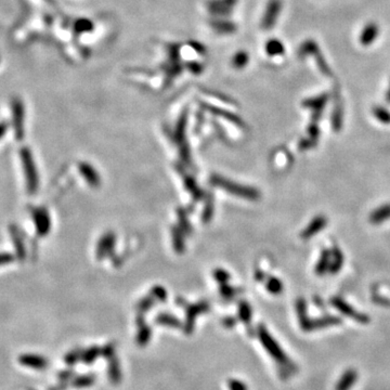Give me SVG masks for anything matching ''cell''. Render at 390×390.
Returning a JSON list of instances; mask_svg holds the SVG:
<instances>
[{"instance_id":"cell-1","label":"cell","mask_w":390,"mask_h":390,"mask_svg":"<svg viewBox=\"0 0 390 390\" xmlns=\"http://www.w3.org/2000/svg\"><path fill=\"white\" fill-rule=\"evenodd\" d=\"M332 304L335 308H337L339 311H342L344 314H346V316H348L352 319H356L358 322H361V323L369 322V318L366 316V314H362L356 311L354 308L349 306L348 304H346L341 298H334L332 300Z\"/></svg>"},{"instance_id":"cell-2","label":"cell","mask_w":390,"mask_h":390,"mask_svg":"<svg viewBox=\"0 0 390 390\" xmlns=\"http://www.w3.org/2000/svg\"><path fill=\"white\" fill-rule=\"evenodd\" d=\"M281 9H282V2L280 0H272V1L269 3L267 12L265 14V18H263V23H262L263 27L266 29H270L273 27L276 18L279 16Z\"/></svg>"},{"instance_id":"cell-3","label":"cell","mask_w":390,"mask_h":390,"mask_svg":"<svg viewBox=\"0 0 390 390\" xmlns=\"http://www.w3.org/2000/svg\"><path fill=\"white\" fill-rule=\"evenodd\" d=\"M334 98H335V108L332 114V125L335 131H339L343 125L344 110L341 101V94H339V89L337 87L334 88Z\"/></svg>"},{"instance_id":"cell-4","label":"cell","mask_w":390,"mask_h":390,"mask_svg":"<svg viewBox=\"0 0 390 390\" xmlns=\"http://www.w3.org/2000/svg\"><path fill=\"white\" fill-rule=\"evenodd\" d=\"M379 34H380L379 25L376 23L367 24L360 34L361 45L364 47L372 45V43L375 41V39L377 38V36H379Z\"/></svg>"},{"instance_id":"cell-5","label":"cell","mask_w":390,"mask_h":390,"mask_svg":"<svg viewBox=\"0 0 390 390\" xmlns=\"http://www.w3.org/2000/svg\"><path fill=\"white\" fill-rule=\"evenodd\" d=\"M326 224H328V219H326L324 216H318L314 218L312 221L309 223V225L307 226L306 230L303 232V236L304 238H310L313 235H316L318 232L322 231Z\"/></svg>"},{"instance_id":"cell-6","label":"cell","mask_w":390,"mask_h":390,"mask_svg":"<svg viewBox=\"0 0 390 390\" xmlns=\"http://www.w3.org/2000/svg\"><path fill=\"white\" fill-rule=\"evenodd\" d=\"M261 338H262L263 345L266 346V348L268 349V351H270V354L272 355L273 358H275V359L279 361H283V362L287 361V358L284 356V354H283V351L280 349L279 346L276 345L273 339L270 336H268L265 332L262 333Z\"/></svg>"},{"instance_id":"cell-7","label":"cell","mask_w":390,"mask_h":390,"mask_svg":"<svg viewBox=\"0 0 390 390\" xmlns=\"http://www.w3.org/2000/svg\"><path fill=\"white\" fill-rule=\"evenodd\" d=\"M388 219H390V204L379 207V208L374 210L370 216L371 223L374 224H380Z\"/></svg>"},{"instance_id":"cell-8","label":"cell","mask_w":390,"mask_h":390,"mask_svg":"<svg viewBox=\"0 0 390 390\" xmlns=\"http://www.w3.org/2000/svg\"><path fill=\"white\" fill-rule=\"evenodd\" d=\"M329 100H330V94L325 92V93L320 94V96H318V97L307 99L306 101L304 102V106L308 109H313L314 111L323 110Z\"/></svg>"},{"instance_id":"cell-9","label":"cell","mask_w":390,"mask_h":390,"mask_svg":"<svg viewBox=\"0 0 390 390\" xmlns=\"http://www.w3.org/2000/svg\"><path fill=\"white\" fill-rule=\"evenodd\" d=\"M331 253H332V256H331V265H330L329 271L332 274H335V273H338L339 271H341V269L344 265V256H343V253L341 251V249L337 248V247L331 250Z\"/></svg>"},{"instance_id":"cell-10","label":"cell","mask_w":390,"mask_h":390,"mask_svg":"<svg viewBox=\"0 0 390 390\" xmlns=\"http://www.w3.org/2000/svg\"><path fill=\"white\" fill-rule=\"evenodd\" d=\"M318 52H320L318 43L314 40L309 39L301 43V46L298 49V56L300 59H305L309 55H316Z\"/></svg>"},{"instance_id":"cell-11","label":"cell","mask_w":390,"mask_h":390,"mask_svg":"<svg viewBox=\"0 0 390 390\" xmlns=\"http://www.w3.org/2000/svg\"><path fill=\"white\" fill-rule=\"evenodd\" d=\"M357 372L354 370L346 371L345 374L342 376L336 385V390H349V388L354 385L357 381Z\"/></svg>"},{"instance_id":"cell-12","label":"cell","mask_w":390,"mask_h":390,"mask_svg":"<svg viewBox=\"0 0 390 390\" xmlns=\"http://www.w3.org/2000/svg\"><path fill=\"white\" fill-rule=\"evenodd\" d=\"M331 256H332L331 250L324 249L322 251V254H321V257H320V260L316 267L317 274L323 275L329 271L330 265H331Z\"/></svg>"},{"instance_id":"cell-13","label":"cell","mask_w":390,"mask_h":390,"mask_svg":"<svg viewBox=\"0 0 390 390\" xmlns=\"http://www.w3.org/2000/svg\"><path fill=\"white\" fill-rule=\"evenodd\" d=\"M314 56H316L317 65H318V67H319L320 72L322 73V74L324 75V76H326V77H331L332 75H333V72H332V70H331V66L329 65V63L326 62L325 58L323 56V54L321 53V52H318Z\"/></svg>"},{"instance_id":"cell-14","label":"cell","mask_w":390,"mask_h":390,"mask_svg":"<svg viewBox=\"0 0 390 390\" xmlns=\"http://www.w3.org/2000/svg\"><path fill=\"white\" fill-rule=\"evenodd\" d=\"M266 50H267V53L269 55H280V54H283L284 53V46L282 45V42L280 40H276V39H272L267 42V47H266Z\"/></svg>"},{"instance_id":"cell-15","label":"cell","mask_w":390,"mask_h":390,"mask_svg":"<svg viewBox=\"0 0 390 390\" xmlns=\"http://www.w3.org/2000/svg\"><path fill=\"white\" fill-rule=\"evenodd\" d=\"M13 115H14V122L17 126L18 131H21L22 127V119H23V105L20 100H15L13 102Z\"/></svg>"},{"instance_id":"cell-16","label":"cell","mask_w":390,"mask_h":390,"mask_svg":"<svg viewBox=\"0 0 390 390\" xmlns=\"http://www.w3.org/2000/svg\"><path fill=\"white\" fill-rule=\"evenodd\" d=\"M374 115L383 124H390V112L383 106H376L374 109Z\"/></svg>"},{"instance_id":"cell-17","label":"cell","mask_w":390,"mask_h":390,"mask_svg":"<svg viewBox=\"0 0 390 390\" xmlns=\"http://www.w3.org/2000/svg\"><path fill=\"white\" fill-rule=\"evenodd\" d=\"M309 135H310V140L314 144H316V142L318 141V138L320 136V130H319V127H318V125L316 124V122L312 123L309 126Z\"/></svg>"},{"instance_id":"cell-18","label":"cell","mask_w":390,"mask_h":390,"mask_svg":"<svg viewBox=\"0 0 390 390\" xmlns=\"http://www.w3.org/2000/svg\"><path fill=\"white\" fill-rule=\"evenodd\" d=\"M230 388L231 390H246V388H245L244 384H241L238 383L237 381H232V383L230 384Z\"/></svg>"},{"instance_id":"cell-19","label":"cell","mask_w":390,"mask_h":390,"mask_svg":"<svg viewBox=\"0 0 390 390\" xmlns=\"http://www.w3.org/2000/svg\"><path fill=\"white\" fill-rule=\"evenodd\" d=\"M386 101L388 103H390V86H389V89H388V91L386 93Z\"/></svg>"},{"instance_id":"cell-20","label":"cell","mask_w":390,"mask_h":390,"mask_svg":"<svg viewBox=\"0 0 390 390\" xmlns=\"http://www.w3.org/2000/svg\"><path fill=\"white\" fill-rule=\"evenodd\" d=\"M4 129H5V127H4V125H0V137H1L2 136V134L4 133Z\"/></svg>"}]
</instances>
